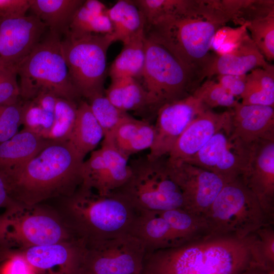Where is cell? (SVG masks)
Here are the masks:
<instances>
[{"label":"cell","instance_id":"6da1fadb","mask_svg":"<svg viewBox=\"0 0 274 274\" xmlns=\"http://www.w3.org/2000/svg\"><path fill=\"white\" fill-rule=\"evenodd\" d=\"M180 9L145 25V37L161 45L201 75L214 55L210 51L218 30L231 19L222 2L186 0Z\"/></svg>","mask_w":274,"mask_h":274},{"label":"cell","instance_id":"7a4b0ae2","mask_svg":"<svg viewBox=\"0 0 274 274\" xmlns=\"http://www.w3.org/2000/svg\"><path fill=\"white\" fill-rule=\"evenodd\" d=\"M84 159L68 141H51L28 162L1 171L10 198L31 207L73 194L82 183Z\"/></svg>","mask_w":274,"mask_h":274},{"label":"cell","instance_id":"3957f363","mask_svg":"<svg viewBox=\"0 0 274 274\" xmlns=\"http://www.w3.org/2000/svg\"><path fill=\"white\" fill-rule=\"evenodd\" d=\"M253 233L244 238L206 236L146 253L141 274H239L256 265Z\"/></svg>","mask_w":274,"mask_h":274},{"label":"cell","instance_id":"277c9868","mask_svg":"<svg viewBox=\"0 0 274 274\" xmlns=\"http://www.w3.org/2000/svg\"><path fill=\"white\" fill-rule=\"evenodd\" d=\"M54 200L52 206L84 245L132 234L140 212L116 191L103 195L82 184L73 194Z\"/></svg>","mask_w":274,"mask_h":274},{"label":"cell","instance_id":"5b68a950","mask_svg":"<svg viewBox=\"0 0 274 274\" xmlns=\"http://www.w3.org/2000/svg\"><path fill=\"white\" fill-rule=\"evenodd\" d=\"M80 241L62 216L44 203L31 207L17 203L0 215V247L22 249Z\"/></svg>","mask_w":274,"mask_h":274},{"label":"cell","instance_id":"8992f818","mask_svg":"<svg viewBox=\"0 0 274 274\" xmlns=\"http://www.w3.org/2000/svg\"><path fill=\"white\" fill-rule=\"evenodd\" d=\"M61 39L49 31L19 65L20 95L23 100L31 99L42 92L76 102L80 97L69 76Z\"/></svg>","mask_w":274,"mask_h":274},{"label":"cell","instance_id":"52a82bcc","mask_svg":"<svg viewBox=\"0 0 274 274\" xmlns=\"http://www.w3.org/2000/svg\"><path fill=\"white\" fill-rule=\"evenodd\" d=\"M209 235L244 238L271 222L239 177L225 184L204 217Z\"/></svg>","mask_w":274,"mask_h":274},{"label":"cell","instance_id":"ba28073f","mask_svg":"<svg viewBox=\"0 0 274 274\" xmlns=\"http://www.w3.org/2000/svg\"><path fill=\"white\" fill-rule=\"evenodd\" d=\"M157 113L162 105L192 95L202 82L161 45L145 37V61L140 81Z\"/></svg>","mask_w":274,"mask_h":274},{"label":"cell","instance_id":"9c48e42d","mask_svg":"<svg viewBox=\"0 0 274 274\" xmlns=\"http://www.w3.org/2000/svg\"><path fill=\"white\" fill-rule=\"evenodd\" d=\"M167 157L150 159L146 156L129 163L131 174L115 191L139 211L159 212L182 208V192L168 173Z\"/></svg>","mask_w":274,"mask_h":274},{"label":"cell","instance_id":"30bf717a","mask_svg":"<svg viewBox=\"0 0 274 274\" xmlns=\"http://www.w3.org/2000/svg\"><path fill=\"white\" fill-rule=\"evenodd\" d=\"M114 42L111 35L69 32L61 45L72 83L80 97L88 100L105 94L107 54Z\"/></svg>","mask_w":274,"mask_h":274},{"label":"cell","instance_id":"8fae6325","mask_svg":"<svg viewBox=\"0 0 274 274\" xmlns=\"http://www.w3.org/2000/svg\"><path fill=\"white\" fill-rule=\"evenodd\" d=\"M146 253L130 234L84 245L75 274H141Z\"/></svg>","mask_w":274,"mask_h":274},{"label":"cell","instance_id":"7c38bea8","mask_svg":"<svg viewBox=\"0 0 274 274\" xmlns=\"http://www.w3.org/2000/svg\"><path fill=\"white\" fill-rule=\"evenodd\" d=\"M231 130L223 129L215 133L184 162L212 172L227 182L243 177L249 168L256 144L247 145L231 139Z\"/></svg>","mask_w":274,"mask_h":274},{"label":"cell","instance_id":"4fadbf2b","mask_svg":"<svg viewBox=\"0 0 274 274\" xmlns=\"http://www.w3.org/2000/svg\"><path fill=\"white\" fill-rule=\"evenodd\" d=\"M168 173L182 194V209L204 217L213 201L227 182L222 177L186 162L169 164Z\"/></svg>","mask_w":274,"mask_h":274},{"label":"cell","instance_id":"5bb4252c","mask_svg":"<svg viewBox=\"0 0 274 274\" xmlns=\"http://www.w3.org/2000/svg\"><path fill=\"white\" fill-rule=\"evenodd\" d=\"M47 27L37 17H0V67H16L42 39Z\"/></svg>","mask_w":274,"mask_h":274},{"label":"cell","instance_id":"9a60e30c","mask_svg":"<svg viewBox=\"0 0 274 274\" xmlns=\"http://www.w3.org/2000/svg\"><path fill=\"white\" fill-rule=\"evenodd\" d=\"M206 108L193 94L161 106L156 113L154 141L146 155L148 158L155 159L167 156L180 135Z\"/></svg>","mask_w":274,"mask_h":274},{"label":"cell","instance_id":"2e32d148","mask_svg":"<svg viewBox=\"0 0 274 274\" xmlns=\"http://www.w3.org/2000/svg\"><path fill=\"white\" fill-rule=\"evenodd\" d=\"M128 160L104 138L100 148L91 152L89 158L83 162L81 184L103 195L115 191L130 176Z\"/></svg>","mask_w":274,"mask_h":274},{"label":"cell","instance_id":"e0dca14e","mask_svg":"<svg viewBox=\"0 0 274 274\" xmlns=\"http://www.w3.org/2000/svg\"><path fill=\"white\" fill-rule=\"evenodd\" d=\"M232 110L216 113L209 108L200 112L177 139L167 155L169 164L184 162L198 152L217 132L231 129Z\"/></svg>","mask_w":274,"mask_h":274},{"label":"cell","instance_id":"ac0fdd59","mask_svg":"<svg viewBox=\"0 0 274 274\" xmlns=\"http://www.w3.org/2000/svg\"><path fill=\"white\" fill-rule=\"evenodd\" d=\"M269 221H274V140L255 144L249 168L242 177Z\"/></svg>","mask_w":274,"mask_h":274},{"label":"cell","instance_id":"d6986e66","mask_svg":"<svg viewBox=\"0 0 274 274\" xmlns=\"http://www.w3.org/2000/svg\"><path fill=\"white\" fill-rule=\"evenodd\" d=\"M269 64L245 30L230 50L214 55L202 71L201 78L203 81L215 75H247L255 68Z\"/></svg>","mask_w":274,"mask_h":274},{"label":"cell","instance_id":"ffe728a7","mask_svg":"<svg viewBox=\"0 0 274 274\" xmlns=\"http://www.w3.org/2000/svg\"><path fill=\"white\" fill-rule=\"evenodd\" d=\"M232 110L231 139L247 145L274 140V107L238 102Z\"/></svg>","mask_w":274,"mask_h":274},{"label":"cell","instance_id":"44dd1931","mask_svg":"<svg viewBox=\"0 0 274 274\" xmlns=\"http://www.w3.org/2000/svg\"><path fill=\"white\" fill-rule=\"evenodd\" d=\"M83 245L78 241L18 250L41 274H75Z\"/></svg>","mask_w":274,"mask_h":274},{"label":"cell","instance_id":"7402d4cb","mask_svg":"<svg viewBox=\"0 0 274 274\" xmlns=\"http://www.w3.org/2000/svg\"><path fill=\"white\" fill-rule=\"evenodd\" d=\"M132 234L143 243L146 252L187 243L159 212L140 211Z\"/></svg>","mask_w":274,"mask_h":274},{"label":"cell","instance_id":"603a6c76","mask_svg":"<svg viewBox=\"0 0 274 274\" xmlns=\"http://www.w3.org/2000/svg\"><path fill=\"white\" fill-rule=\"evenodd\" d=\"M154 138V124L148 120L137 119L131 115L104 137L128 159L132 154L150 149Z\"/></svg>","mask_w":274,"mask_h":274},{"label":"cell","instance_id":"cb8c5ba5","mask_svg":"<svg viewBox=\"0 0 274 274\" xmlns=\"http://www.w3.org/2000/svg\"><path fill=\"white\" fill-rule=\"evenodd\" d=\"M51 141L24 128L0 144V170L23 165L38 154Z\"/></svg>","mask_w":274,"mask_h":274},{"label":"cell","instance_id":"d4e9b609","mask_svg":"<svg viewBox=\"0 0 274 274\" xmlns=\"http://www.w3.org/2000/svg\"><path fill=\"white\" fill-rule=\"evenodd\" d=\"M105 95L123 111H131L141 114L148 112L156 115L147 92L136 79L125 77L111 80L110 86L105 90Z\"/></svg>","mask_w":274,"mask_h":274},{"label":"cell","instance_id":"484cf974","mask_svg":"<svg viewBox=\"0 0 274 274\" xmlns=\"http://www.w3.org/2000/svg\"><path fill=\"white\" fill-rule=\"evenodd\" d=\"M83 0H29V10L48 28L62 37L68 30L76 11Z\"/></svg>","mask_w":274,"mask_h":274},{"label":"cell","instance_id":"4316f807","mask_svg":"<svg viewBox=\"0 0 274 274\" xmlns=\"http://www.w3.org/2000/svg\"><path fill=\"white\" fill-rule=\"evenodd\" d=\"M123 44L121 52L110 66L111 80L130 77L140 81L145 61V29Z\"/></svg>","mask_w":274,"mask_h":274},{"label":"cell","instance_id":"83f0119b","mask_svg":"<svg viewBox=\"0 0 274 274\" xmlns=\"http://www.w3.org/2000/svg\"><path fill=\"white\" fill-rule=\"evenodd\" d=\"M104 137V131L88 102L79 101L75 123L68 141L85 158L88 153L94 150Z\"/></svg>","mask_w":274,"mask_h":274},{"label":"cell","instance_id":"f1b7e54d","mask_svg":"<svg viewBox=\"0 0 274 274\" xmlns=\"http://www.w3.org/2000/svg\"><path fill=\"white\" fill-rule=\"evenodd\" d=\"M107 14L112 24L111 36L114 42L124 43L145 29L144 16L133 1H118L107 9Z\"/></svg>","mask_w":274,"mask_h":274},{"label":"cell","instance_id":"f546056e","mask_svg":"<svg viewBox=\"0 0 274 274\" xmlns=\"http://www.w3.org/2000/svg\"><path fill=\"white\" fill-rule=\"evenodd\" d=\"M243 105L274 107V67L254 69L247 74L245 90L241 96Z\"/></svg>","mask_w":274,"mask_h":274},{"label":"cell","instance_id":"4dcf8cb0","mask_svg":"<svg viewBox=\"0 0 274 274\" xmlns=\"http://www.w3.org/2000/svg\"><path fill=\"white\" fill-rule=\"evenodd\" d=\"M250 37L267 61L274 60V10L244 23Z\"/></svg>","mask_w":274,"mask_h":274},{"label":"cell","instance_id":"1f68e13d","mask_svg":"<svg viewBox=\"0 0 274 274\" xmlns=\"http://www.w3.org/2000/svg\"><path fill=\"white\" fill-rule=\"evenodd\" d=\"M78 103L57 97L52 128L45 139L51 141H68L76 118Z\"/></svg>","mask_w":274,"mask_h":274},{"label":"cell","instance_id":"d6a6232c","mask_svg":"<svg viewBox=\"0 0 274 274\" xmlns=\"http://www.w3.org/2000/svg\"><path fill=\"white\" fill-rule=\"evenodd\" d=\"M91 110L102 128L104 136L111 133L122 121L130 116L115 106L104 94L88 99Z\"/></svg>","mask_w":274,"mask_h":274},{"label":"cell","instance_id":"836d02e7","mask_svg":"<svg viewBox=\"0 0 274 274\" xmlns=\"http://www.w3.org/2000/svg\"><path fill=\"white\" fill-rule=\"evenodd\" d=\"M273 224H266L254 232L252 253L255 263L268 271H273Z\"/></svg>","mask_w":274,"mask_h":274},{"label":"cell","instance_id":"e575fe53","mask_svg":"<svg viewBox=\"0 0 274 274\" xmlns=\"http://www.w3.org/2000/svg\"><path fill=\"white\" fill-rule=\"evenodd\" d=\"M207 108L218 107L233 108L238 102L237 98L217 81L207 79L193 94Z\"/></svg>","mask_w":274,"mask_h":274},{"label":"cell","instance_id":"d590c367","mask_svg":"<svg viewBox=\"0 0 274 274\" xmlns=\"http://www.w3.org/2000/svg\"><path fill=\"white\" fill-rule=\"evenodd\" d=\"M53 121V113L43 110L33 99L23 101L22 124L24 129L41 136L51 128Z\"/></svg>","mask_w":274,"mask_h":274},{"label":"cell","instance_id":"8d00e7d4","mask_svg":"<svg viewBox=\"0 0 274 274\" xmlns=\"http://www.w3.org/2000/svg\"><path fill=\"white\" fill-rule=\"evenodd\" d=\"M0 274H41L17 249H0Z\"/></svg>","mask_w":274,"mask_h":274},{"label":"cell","instance_id":"74e56055","mask_svg":"<svg viewBox=\"0 0 274 274\" xmlns=\"http://www.w3.org/2000/svg\"><path fill=\"white\" fill-rule=\"evenodd\" d=\"M23 101L0 106V144L4 142L18 132L22 125Z\"/></svg>","mask_w":274,"mask_h":274},{"label":"cell","instance_id":"f35d334b","mask_svg":"<svg viewBox=\"0 0 274 274\" xmlns=\"http://www.w3.org/2000/svg\"><path fill=\"white\" fill-rule=\"evenodd\" d=\"M17 68L0 67V106L20 100Z\"/></svg>","mask_w":274,"mask_h":274},{"label":"cell","instance_id":"ab89813d","mask_svg":"<svg viewBox=\"0 0 274 274\" xmlns=\"http://www.w3.org/2000/svg\"><path fill=\"white\" fill-rule=\"evenodd\" d=\"M247 75H222L217 77V81L236 98H241L245 88Z\"/></svg>","mask_w":274,"mask_h":274},{"label":"cell","instance_id":"60d3db41","mask_svg":"<svg viewBox=\"0 0 274 274\" xmlns=\"http://www.w3.org/2000/svg\"><path fill=\"white\" fill-rule=\"evenodd\" d=\"M29 8V0H0V11L4 15L24 16Z\"/></svg>","mask_w":274,"mask_h":274},{"label":"cell","instance_id":"b9f144b4","mask_svg":"<svg viewBox=\"0 0 274 274\" xmlns=\"http://www.w3.org/2000/svg\"><path fill=\"white\" fill-rule=\"evenodd\" d=\"M14 203L9 195L4 173L0 170V209H6Z\"/></svg>","mask_w":274,"mask_h":274},{"label":"cell","instance_id":"7bdbcfd3","mask_svg":"<svg viewBox=\"0 0 274 274\" xmlns=\"http://www.w3.org/2000/svg\"><path fill=\"white\" fill-rule=\"evenodd\" d=\"M274 271H268L258 266H253L239 274H273Z\"/></svg>","mask_w":274,"mask_h":274},{"label":"cell","instance_id":"ee69618b","mask_svg":"<svg viewBox=\"0 0 274 274\" xmlns=\"http://www.w3.org/2000/svg\"><path fill=\"white\" fill-rule=\"evenodd\" d=\"M4 15L3 13L0 12V17Z\"/></svg>","mask_w":274,"mask_h":274}]
</instances>
